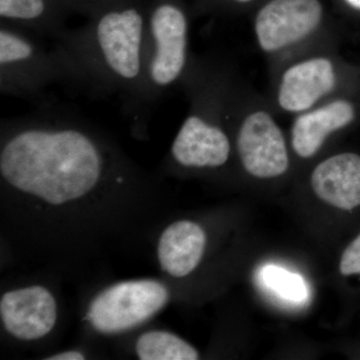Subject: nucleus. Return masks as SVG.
<instances>
[{
  "label": "nucleus",
  "mask_w": 360,
  "mask_h": 360,
  "mask_svg": "<svg viewBox=\"0 0 360 360\" xmlns=\"http://www.w3.org/2000/svg\"><path fill=\"white\" fill-rule=\"evenodd\" d=\"M0 18L41 39H58L68 30L56 0H0Z\"/></svg>",
  "instance_id": "14"
},
{
  "label": "nucleus",
  "mask_w": 360,
  "mask_h": 360,
  "mask_svg": "<svg viewBox=\"0 0 360 360\" xmlns=\"http://www.w3.org/2000/svg\"><path fill=\"white\" fill-rule=\"evenodd\" d=\"M238 149L246 172L258 179L281 176L290 167L283 132L265 111L251 113L243 120Z\"/></svg>",
  "instance_id": "7"
},
{
  "label": "nucleus",
  "mask_w": 360,
  "mask_h": 360,
  "mask_svg": "<svg viewBox=\"0 0 360 360\" xmlns=\"http://www.w3.org/2000/svg\"><path fill=\"white\" fill-rule=\"evenodd\" d=\"M231 143L224 129L198 112L191 113L172 146L175 162L188 168H217L229 160Z\"/></svg>",
  "instance_id": "9"
},
{
  "label": "nucleus",
  "mask_w": 360,
  "mask_h": 360,
  "mask_svg": "<svg viewBox=\"0 0 360 360\" xmlns=\"http://www.w3.org/2000/svg\"><path fill=\"white\" fill-rule=\"evenodd\" d=\"M317 198L343 210L360 205V155L341 153L319 163L311 175Z\"/></svg>",
  "instance_id": "11"
},
{
  "label": "nucleus",
  "mask_w": 360,
  "mask_h": 360,
  "mask_svg": "<svg viewBox=\"0 0 360 360\" xmlns=\"http://www.w3.org/2000/svg\"><path fill=\"white\" fill-rule=\"evenodd\" d=\"M354 116V105L342 99L298 116L291 130V142L296 155L311 158L329 134L347 127Z\"/></svg>",
  "instance_id": "13"
},
{
  "label": "nucleus",
  "mask_w": 360,
  "mask_h": 360,
  "mask_svg": "<svg viewBox=\"0 0 360 360\" xmlns=\"http://www.w3.org/2000/svg\"><path fill=\"white\" fill-rule=\"evenodd\" d=\"M0 316L7 333L21 340H37L49 335L58 319V307L44 286L11 290L0 300Z\"/></svg>",
  "instance_id": "8"
},
{
  "label": "nucleus",
  "mask_w": 360,
  "mask_h": 360,
  "mask_svg": "<svg viewBox=\"0 0 360 360\" xmlns=\"http://www.w3.org/2000/svg\"><path fill=\"white\" fill-rule=\"evenodd\" d=\"M262 283L279 297L291 302H302L309 297L304 279L276 265H266L260 271Z\"/></svg>",
  "instance_id": "16"
},
{
  "label": "nucleus",
  "mask_w": 360,
  "mask_h": 360,
  "mask_svg": "<svg viewBox=\"0 0 360 360\" xmlns=\"http://www.w3.org/2000/svg\"><path fill=\"white\" fill-rule=\"evenodd\" d=\"M187 60L186 13L172 2H158L146 16L144 71L148 108L182 77Z\"/></svg>",
  "instance_id": "3"
},
{
  "label": "nucleus",
  "mask_w": 360,
  "mask_h": 360,
  "mask_svg": "<svg viewBox=\"0 0 360 360\" xmlns=\"http://www.w3.org/2000/svg\"><path fill=\"white\" fill-rule=\"evenodd\" d=\"M167 288L153 279L123 281L101 291L90 303L86 319L101 333H115L139 326L165 307Z\"/></svg>",
  "instance_id": "5"
},
{
  "label": "nucleus",
  "mask_w": 360,
  "mask_h": 360,
  "mask_svg": "<svg viewBox=\"0 0 360 360\" xmlns=\"http://www.w3.org/2000/svg\"><path fill=\"white\" fill-rule=\"evenodd\" d=\"M322 13L319 0H271L255 20L258 44L266 52L290 46L319 27Z\"/></svg>",
  "instance_id": "6"
},
{
  "label": "nucleus",
  "mask_w": 360,
  "mask_h": 360,
  "mask_svg": "<svg viewBox=\"0 0 360 360\" xmlns=\"http://www.w3.org/2000/svg\"><path fill=\"white\" fill-rule=\"evenodd\" d=\"M340 270L345 276L360 274V234L342 253Z\"/></svg>",
  "instance_id": "17"
},
{
  "label": "nucleus",
  "mask_w": 360,
  "mask_h": 360,
  "mask_svg": "<svg viewBox=\"0 0 360 360\" xmlns=\"http://www.w3.org/2000/svg\"><path fill=\"white\" fill-rule=\"evenodd\" d=\"M60 70L53 49L42 39L18 28L0 25V94L44 103L51 85L60 84Z\"/></svg>",
  "instance_id": "4"
},
{
  "label": "nucleus",
  "mask_w": 360,
  "mask_h": 360,
  "mask_svg": "<svg viewBox=\"0 0 360 360\" xmlns=\"http://www.w3.org/2000/svg\"><path fill=\"white\" fill-rule=\"evenodd\" d=\"M77 4L84 6V11H89L92 13V16L101 13L108 7L115 6L110 4L113 0H75Z\"/></svg>",
  "instance_id": "18"
},
{
  "label": "nucleus",
  "mask_w": 360,
  "mask_h": 360,
  "mask_svg": "<svg viewBox=\"0 0 360 360\" xmlns=\"http://www.w3.org/2000/svg\"><path fill=\"white\" fill-rule=\"evenodd\" d=\"M205 232L189 220L174 222L161 234L158 257L163 271L174 277L188 276L200 264L205 250Z\"/></svg>",
  "instance_id": "12"
},
{
  "label": "nucleus",
  "mask_w": 360,
  "mask_h": 360,
  "mask_svg": "<svg viewBox=\"0 0 360 360\" xmlns=\"http://www.w3.org/2000/svg\"><path fill=\"white\" fill-rule=\"evenodd\" d=\"M0 176L4 186L51 205L82 200L131 172L98 130L75 113L41 110L1 122Z\"/></svg>",
  "instance_id": "1"
},
{
  "label": "nucleus",
  "mask_w": 360,
  "mask_h": 360,
  "mask_svg": "<svg viewBox=\"0 0 360 360\" xmlns=\"http://www.w3.org/2000/svg\"><path fill=\"white\" fill-rule=\"evenodd\" d=\"M236 1L241 2V4H245V2H250L251 0H236Z\"/></svg>",
  "instance_id": "21"
},
{
  "label": "nucleus",
  "mask_w": 360,
  "mask_h": 360,
  "mask_svg": "<svg viewBox=\"0 0 360 360\" xmlns=\"http://www.w3.org/2000/svg\"><path fill=\"white\" fill-rule=\"evenodd\" d=\"M137 356L141 360H195L198 350L186 340L167 331H149L139 336Z\"/></svg>",
  "instance_id": "15"
},
{
  "label": "nucleus",
  "mask_w": 360,
  "mask_h": 360,
  "mask_svg": "<svg viewBox=\"0 0 360 360\" xmlns=\"http://www.w3.org/2000/svg\"><path fill=\"white\" fill-rule=\"evenodd\" d=\"M84 354L79 352H75V350H70V352H61V354H53L46 357L47 360H84Z\"/></svg>",
  "instance_id": "19"
},
{
  "label": "nucleus",
  "mask_w": 360,
  "mask_h": 360,
  "mask_svg": "<svg viewBox=\"0 0 360 360\" xmlns=\"http://www.w3.org/2000/svg\"><path fill=\"white\" fill-rule=\"evenodd\" d=\"M146 16L139 7H108L53 40L61 82L89 96H118L129 110H148L144 71Z\"/></svg>",
  "instance_id": "2"
},
{
  "label": "nucleus",
  "mask_w": 360,
  "mask_h": 360,
  "mask_svg": "<svg viewBox=\"0 0 360 360\" xmlns=\"http://www.w3.org/2000/svg\"><path fill=\"white\" fill-rule=\"evenodd\" d=\"M335 68L328 58L302 61L284 72L278 91V103L288 112L309 110L333 89Z\"/></svg>",
  "instance_id": "10"
},
{
  "label": "nucleus",
  "mask_w": 360,
  "mask_h": 360,
  "mask_svg": "<svg viewBox=\"0 0 360 360\" xmlns=\"http://www.w3.org/2000/svg\"><path fill=\"white\" fill-rule=\"evenodd\" d=\"M347 2L350 4V6L356 7V8L360 9V0H347Z\"/></svg>",
  "instance_id": "20"
}]
</instances>
